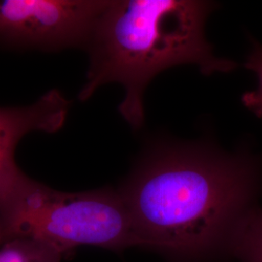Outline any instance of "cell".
Masks as SVG:
<instances>
[{
    "label": "cell",
    "mask_w": 262,
    "mask_h": 262,
    "mask_svg": "<svg viewBox=\"0 0 262 262\" xmlns=\"http://www.w3.org/2000/svg\"><path fill=\"white\" fill-rule=\"evenodd\" d=\"M259 170L244 155L168 148L142 161L120 193L141 247L196 261L225 250L260 190Z\"/></svg>",
    "instance_id": "6da1fadb"
},
{
    "label": "cell",
    "mask_w": 262,
    "mask_h": 262,
    "mask_svg": "<svg viewBox=\"0 0 262 262\" xmlns=\"http://www.w3.org/2000/svg\"><path fill=\"white\" fill-rule=\"evenodd\" d=\"M211 10L210 2L195 0L109 1L85 47L90 66L78 98L86 101L104 84H122L119 111L138 129L144 93L162 71L191 64L204 75L231 72L236 63L215 56L205 36Z\"/></svg>",
    "instance_id": "7a4b0ae2"
},
{
    "label": "cell",
    "mask_w": 262,
    "mask_h": 262,
    "mask_svg": "<svg viewBox=\"0 0 262 262\" xmlns=\"http://www.w3.org/2000/svg\"><path fill=\"white\" fill-rule=\"evenodd\" d=\"M0 233L31 237L66 253L80 246L122 251L140 246L120 191L63 192L26 174L0 206Z\"/></svg>",
    "instance_id": "3957f363"
},
{
    "label": "cell",
    "mask_w": 262,
    "mask_h": 262,
    "mask_svg": "<svg viewBox=\"0 0 262 262\" xmlns=\"http://www.w3.org/2000/svg\"><path fill=\"white\" fill-rule=\"evenodd\" d=\"M109 0H0V40L46 51L86 47Z\"/></svg>",
    "instance_id": "277c9868"
},
{
    "label": "cell",
    "mask_w": 262,
    "mask_h": 262,
    "mask_svg": "<svg viewBox=\"0 0 262 262\" xmlns=\"http://www.w3.org/2000/svg\"><path fill=\"white\" fill-rule=\"evenodd\" d=\"M70 104L57 90H51L31 105L0 108V205L25 175L15 161L20 139L32 131L54 133L61 129Z\"/></svg>",
    "instance_id": "5b68a950"
},
{
    "label": "cell",
    "mask_w": 262,
    "mask_h": 262,
    "mask_svg": "<svg viewBox=\"0 0 262 262\" xmlns=\"http://www.w3.org/2000/svg\"><path fill=\"white\" fill-rule=\"evenodd\" d=\"M225 250L243 262H262V210L252 207L242 215Z\"/></svg>",
    "instance_id": "8992f818"
},
{
    "label": "cell",
    "mask_w": 262,
    "mask_h": 262,
    "mask_svg": "<svg viewBox=\"0 0 262 262\" xmlns=\"http://www.w3.org/2000/svg\"><path fill=\"white\" fill-rule=\"evenodd\" d=\"M62 253L55 247L31 237H13L0 249V262H60Z\"/></svg>",
    "instance_id": "52a82bcc"
},
{
    "label": "cell",
    "mask_w": 262,
    "mask_h": 262,
    "mask_svg": "<svg viewBox=\"0 0 262 262\" xmlns=\"http://www.w3.org/2000/svg\"><path fill=\"white\" fill-rule=\"evenodd\" d=\"M245 67L253 71L257 77V88L243 94L244 105L258 118L262 119V46L255 43L253 51L248 56Z\"/></svg>",
    "instance_id": "ba28073f"
}]
</instances>
